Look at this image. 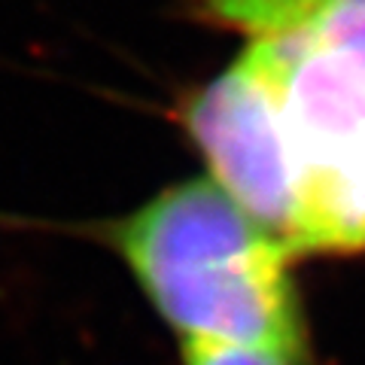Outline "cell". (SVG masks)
Returning <instances> with one entry per match:
<instances>
[{
  "label": "cell",
  "mask_w": 365,
  "mask_h": 365,
  "mask_svg": "<svg viewBox=\"0 0 365 365\" xmlns=\"http://www.w3.org/2000/svg\"><path fill=\"white\" fill-rule=\"evenodd\" d=\"M155 317L182 341H232L311 362L295 250L210 180H182L110 225Z\"/></svg>",
  "instance_id": "1"
},
{
  "label": "cell",
  "mask_w": 365,
  "mask_h": 365,
  "mask_svg": "<svg viewBox=\"0 0 365 365\" xmlns=\"http://www.w3.org/2000/svg\"><path fill=\"white\" fill-rule=\"evenodd\" d=\"M180 122L207 158L213 180L241 207L289 237L295 213V168L277 95L241 52L228 71L182 101Z\"/></svg>",
  "instance_id": "2"
},
{
  "label": "cell",
  "mask_w": 365,
  "mask_h": 365,
  "mask_svg": "<svg viewBox=\"0 0 365 365\" xmlns=\"http://www.w3.org/2000/svg\"><path fill=\"white\" fill-rule=\"evenodd\" d=\"M204 25L237 31L256 40L302 37L319 0H186Z\"/></svg>",
  "instance_id": "3"
},
{
  "label": "cell",
  "mask_w": 365,
  "mask_h": 365,
  "mask_svg": "<svg viewBox=\"0 0 365 365\" xmlns=\"http://www.w3.org/2000/svg\"><path fill=\"white\" fill-rule=\"evenodd\" d=\"M302 37L319 40L350 55L365 73V4H356V0H319Z\"/></svg>",
  "instance_id": "4"
},
{
  "label": "cell",
  "mask_w": 365,
  "mask_h": 365,
  "mask_svg": "<svg viewBox=\"0 0 365 365\" xmlns=\"http://www.w3.org/2000/svg\"><path fill=\"white\" fill-rule=\"evenodd\" d=\"M177 347L182 365H311L283 350L232 344V341H182Z\"/></svg>",
  "instance_id": "5"
},
{
  "label": "cell",
  "mask_w": 365,
  "mask_h": 365,
  "mask_svg": "<svg viewBox=\"0 0 365 365\" xmlns=\"http://www.w3.org/2000/svg\"><path fill=\"white\" fill-rule=\"evenodd\" d=\"M356 4H365V0H356Z\"/></svg>",
  "instance_id": "6"
}]
</instances>
